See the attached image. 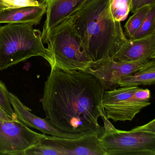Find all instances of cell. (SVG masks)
<instances>
[{
  "label": "cell",
  "mask_w": 155,
  "mask_h": 155,
  "mask_svg": "<svg viewBox=\"0 0 155 155\" xmlns=\"http://www.w3.org/2000/svg\"><path fill=\"white\" fill-rule=\"evenodd\" d=\"M105 91L93 74L51 68L41 99L46 118L65 133L99 136L104 128L98 119H107L103 106Z\"/></svg>",
  "instance_id": "obj_1"
},
{
  "label": "cell",
  "mask_w": 155,
  "mask_h": 155,
  "mask_svg": "<svg viewBox=\"0 0 155 155\" xmlns=\"http://www.w3.org/2000/svg\"><path fill=\"white\" fill-rule=\"evenodd\" d=\"M111 4V0H89L70 16L83 50L97 66L112 58L127 39L113 17Z\"/></svg>",
  "instance_id": "obj_2"
},
{
  "label": "cell",
  "mask_w": 155,
  "mask_h": 155,
  "mask_svg": "<svg viewBox=\"0 0 155 155\" xmlns=\"http://www.w3.org/2000/svg\"><path fill=\"white\" fill-rule=\"evenodd\" d=\"M26 23H9L0 26V70L33 56H41L51 67L52 54L44 45L41 32Z\"/></svg>",
  "instance_id": "obj_3"
},
{
  "label": "cell",
  "mask_w": 155,
  "mask_h": 155,
  "mask_svg": "<svg viewBox=\"0 0 155 155\" xmlns=\"http://www.w3.org/2000/svg\"><path fill=\"white\" fill-rule=\"evenodd\" d=\"M43 43L47 44L53 58L51 68L87 72L97 66L83 50L71 16L50 32Z\"/></svg>",
  "instance_id": "obj_4"
},
{
  "label": "cell",
  "mask_w": 155,
  "mask_h": 155,
  "mask_svg": "<svg viewBox=\"0 0 155 155\" xmlns=\"http://www.w3.org/2000/svg\"><path fill=\"white\" fill-rule=\"evenodd\" d=\"M104 122L99 141L107 155H155V132L121 131L108 119Z\"/></svg>",
  "instance_id": "obj_5"
},
{
  "label": "cell",
  "mask_w": 155,
  "mask_h": 155,
  "mask_svg": "<svg viewBox=\"0 0 155 155\" xmlns=\"http://www.w3.org/2000/svg\"><path fill=\"white\" fill-rule=\"evenodd\" d=\"M138 86H124L105 91L103 106L107 119L114 122L132 121L143 108L151 104L150 102L137 100L134 97Z\"/></svg>",
  "instance_id": "obj_6"
},
{
  "label": "cell",
  "mask_w": 155,
  "mask_h": 155,
  "mask_svg": "<svg viewBox=\"0 0 155 155\" xmlns=\"http://www.w3.org/2000/svg\"><path fill=\"white\" fill-rule=\"evenodd\" d=\"M46 136L31 130L19 120H0V155H25L26 150L41 143Z\"/></svg>",
  "instance_id": "obj_7"
},
{
  "label": "cell",
  "mask_w": 155,
  "mask_h": 155,
  "mask_svg": "<svg viewBox=\"0 0 155 155\" xmlns=\"http://www.w3.org/2000/svg\"><path fill=\"white\" fill-rule=\"evenodd\" d=\"M41 143L55 155H107L97 134H88L74 139L47 136Z\"/></svg>",
  "instance_id": "obj_8"
},
{
  "label": "cell",
  "mask_w": 155,
  "mask_h": 155,
  "mask_svg": "<svg viewBox=\"0 0 155 155\" xmlns=\"http://www.w3.org/2000/svg\"><path fill=\"white\" fill-rule=\"evenodd\" d=\"M149 61L140 60L130 62H117L110 58L103 61L95 68L89 69L87 72L98 77L105 90H113L119 86L118 82L122 77L134 73Z\"/></svg>",
  "instance_id": "obj_9"
},
{
  "label": "cell",
  "mask_w": 155,
  "mask_h": 155,
  "mask_svg": "<svg viewBox=\"0 0 155 155\" xmlns=\"http://www.w3.org/2000/svg\"><path fill=\"white\" fill-rule=\"evenodd\" d=\"M10 103L18 120L28 127L41 131L44 134L61 138L74 139L84 135L65 133L54 127L46 119L40 118L31 113L28 108L21 103L19 98L12 93H8Z\"/></svg>",
  "instance_id": "obj_10"
},
{
  "label": "cell",
  "mask_w": 155,
  "mask_h": 155,
  "mask_svg": "<svg viewBox=\"0 0 155 155\" xmlns=\"http://www.w3.org/2000/svg\"><path fill=\"white\" fill-rule=\"evenodd\" d=\"M155 57L154 32L139 39H127L112 58L116 62H130Z\"/></svg>",
  "instance_id": "obj_11"
},
{
  "label": "cell",
  "mask_w": 155,
  "mask_h": 155,
  "mask_svg": "<svg viewBox=\"0 0 155 155\" xmlns=\"http://www.w3.org/2000/svg\"><path fill=\"white\" fill-rule=\"evenodd\" d=\"M89 0H48L46 18L41 32L43 42L50 32L58 25L79 10Z\"/></svg>",
  "instance_id": "obj_12"
},
{
  "label": "cell",
  "mask_w": 155,
  "mask_h": 155,
  "mask_svg": "<svg viewBox=\"0 0 155 155\" xmlns=\"http://www.w3.org/2000/svg\"><path fill=\"white\" fill-rule=\"evenodd\" d=\"M46 12V5L41 3L36 6L8 8L0 11V23L39 24Z\"/></svg>",
  "instance_id": "obj_13"
},
{
  "label": "cell",
  "mask_w": 155,
  "mask_h": 155,
  "mask_svg": "<svg viewBox=\"0 0 155 155\" xmlns=\"http://www.w3.org/2000/svg\"><path fill=\"white\" fill-rule=\"evenodd\" d=\"M151 85H155V57L134 73L122 77L118 82L121 87Z\"/></svg>",
  "instance_id": "obj_14"
},
{
  "label": "cell",
  "mask_w": 155,
  "mask_h": 155,
  "mask_svg": "<svg viewBox=\"0 0 155 155\" xmlns=\"http://www.w3.org/2000/svg\"><path fill=\"white\" fill-rule=\"evenodd\" d=\"M152 5H146L138 9L127 22L124 28L126 34L129 39H133L136 33L140 29Z\"/></svg>",
  "instance_id": "obj_15"
},
{
  "label": "cell",
  "mask_w": 155,
  "mask_h": 155,
  "mask_svg": "<svg viewBox=\"0 0 155 155\" xmlns=\"http://www.w3.org/2000/svg\"><path fill=\"white\" fill-rule=\"evenodd\" d=\"M131 0H114L111 10L115 21L122 22L126 19L131 10Z\"/></svg>",
  "instance_id": "obj_16"
},
{
  "label": "cell",
  "mask_w": 155,
  "mask_h": 155,
  "mask_svg": "<svg viewBox=\"0 0 155 155\" xmlns=\"http://www.w3.org/2000/svg\"><path fill=\"white\" fill-rule=\"evenodd\" d=\"M155 4L152 5L151 10L142 26L136 33L133 39H137L148 36L155 32Z\"/></svg>",
  "instance_id": "obj_17"
},
{
  "label": "cell",
  "mask_w": 155,
  "mask_h": 155,
  "mask_svg": "<svg viewBox=\"0 0 155 155\" xmlns=\"http://www.w3.org/2000/svg\"><path fill=\"white\" fill-rule=\"evenodd\" d=\"M8 93L5 85L0 80V106L11 117L17 120V116L11 105Z\"/></svg>",
  "instance_id": "obj_18"
},
{
  "label": "cell",
  "mask_w": 155,
  "mask_h": 155,
  "mask_svg": "<svg viewBox=\"0 0 155 155\" xmlns=\"http://www.w3.org/2000/svg\"><path fill=\"white\" fill-rule=\"evenodd\" d=\"M40 5L39 2L31 0H0V11L5 8L36 6Z\"/></svg>",
  "instance_id": "obj_19"
},
{
  "label": "cell",
  "mask_w": 155,
  "mask_h": 155,
  "mask_svg": "<svg viewBox=\"0 0 155 155\" xmlns=\"http://www.w3.org/2000/svg\"><path fill=\"white\" fill-rule=\"evenodd\" d=\"M134 97L137 100L144 102H149L151 98V92L148 89L139 88L134 94Z\"/></svg>",
  "instance_id": "obj_20"
},
{
  "label": "cell",
  "mask_w": 155,
  "mask_h": 155,
  "mask_svg": "<svg viewBox=\"0 0 155 155\" xmlns=\"http://www.w3.org/2000/svg\"><path fill=\"white\" fill-rule=\"evenodd\" d=\"M132 130L133 131H146L155 132V118L146 124L137 126Z\"/></svg>",
  "instance_id": "obj_21"
},
{
  "label": "cell",
  "mask_w": 155,
  "mask_h": 155,
  "mask_svg": "<svg viewBox=\"0 0 155 155\" xmlns=\"http://www.w3.org/2000/svg\"><path fill=\"white\" fill-rule=\"evenodd\" d=\"M0 120L6 121V122H13V121H16L18 120H15L11 117L0 106Z\"/></svg>",
  "instance_id": "obj_22"
},
{
  "label": "cell",
  "mask_w": 155,
  "mask_h": 155,
  "mask_svg": "<svg viewBox=\"0 0 155 155\" xmlns=\"http://www.w3.org/2000/svg\"><path fill=\"white\" fill-rule=\"evenodd\" d=\"M141 0H131L130 12L134 13L138 9Z\"/></svg>",
  "instance_id": "obj_23"
},
{
  "label": "cell",
  "mask_w": 155,
  "mask_h": 155,
  "mask_svg": "<svg viewBox=\"0 0 155 155\" xmlns=\"http://www.w3.org/2000/svg\"><path fill=\"white\" fill-rule=\"evenodd\" d=\"M155 4V0H141L138 9L146 5H153Z\"/></svg>",
  "instance_id": "obj_24"
},
{
  "label": "cell",
  "mask_w": 155,
  "mask_h": 155,
  "mask_svg": "<svg viewBox=\"0 0 155 155\" xmlns=\"http://www.w3.org/2000/svg\"><path fill=\"white\" fill-rule=\"evenodd\" d=\"M40 2L43 3L45 4L46 2H47L48 0H38Z\"/></svg>",
  "instance_id": "obj_25"
},
{
  "label": "cell",
  "mask_w": 155,
  "mask_h": 155,
  "mask_svg": "<svg viewBox=\"0 0 155 155\" xmlns=\"http://www.w3.org/2000/svg\"><path fill=\"white\" fill-rule=\"evenodd\" d=\"M31 1H35V2H39L38 0H31Z\"/></svg>",
  "instance_id": "obj_26"
},
{
  "label": "cell",
  "mask_w": 155,
  "mask_h": 155,
  "mask_svg": "<svg viewBox=\"0 0 155 155\" xmlns=\"http://www.w3.org/2000/svg\"><path fill=\"white\" fill-rule=\"evenodd\" d=\"M114 0H111V2H113V1H114Z\"/></svg>",
  "instance_id": "obj_27"
},
{
  "label": "cell",
  "mask_w": 155,
  "mask_h": 155,
  "mask_svg": "<svg viewBox=\"0 0 155 155\" xmlns=\"http://www.w3.org/2000/svg\"></svg>",
  "instance_id": "obj_28"
}]
</instances>
